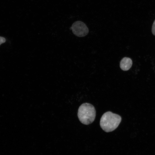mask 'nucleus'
<instances>
[{"label":"nucleus","instance_id":"obj_1","mask_svg":"<svg viewBox=\"0 0 155 155\" xmlns=\"http://www.w3.org/2000/svg\"><path fill=\"white\" fill-rule=\"evenodd\" d=\"M121 120V118L119 115L108 111L102 116L100 121V125L105 132H109L116 129Z\"/></svg>","mask_w":155,"mask_h":155},{"label":"nucleus","instance_id":"obj_2","mask_svg":"<svg viewBox=\"0 0 155 155\" xmlns=\"http://www.w3.org/2000/svg\"><path fill=\"white\" fill-rule=\"evenodd\" d=\"M96 112L94 106L87 103L82 104L79 107L78 116L80 121L83 124L88 125L94 121Z\"/></svg>","mask_w":155,"mask_h":155},{"label":"nucleus","instance_id":"obj_3","mask_svg":"<svg viewBox=\"0 0 155 155\" xmlns=\"http://www.w3.org/2000/svg\"><path fill=\"white\" fill-rule=\"evenodd\" d=\"M70 29L75 35L79 37L86 36L89 32L88 29L86 24L80 21H76L73 23Z\"/></svg>","mask_w":155,"mask_h":155},{"label":"nucleus","instance_id":"obj_4","mask_svg":"<svg viewBox=\"0 0 155 155\" xmlns=\"http://www.w3.org/2000/svg\"><path fill=\"white\" fill-rule=\"evenodd\" d=\"M132 64L131 59L128 57L123 58L120 62V66L121 69L123 71H127L131 67Z\"/></svg>","mask_w":155,"mask_h":155},{"label":"nucleus","instance_id":"obj_5","mask_svg":"<svg viewBox=\"0 0 155 155\" xmlns=\"http://www.w3.org/2000/svg\"><path fill=\"white\" fill-rule=\"evenodd\" d=\"M152 31L153 34L155 36V20L152 26Z\"/></svg>","mask_w":155,"mask_h":155},{"label":"nucleus","instance_id":"obj_6","mask_svg":"<svg viewBox=\"0 0 155 155\" xmlns=\"http://www.w3.org/2000/svg\"><path fill=\"white\" fill-rule=\"evenodd\" d=\"M6 41L5 39L2 37L0 36V45L4 43Z\"/></svg>","mask_w":155,"mask_h":155}]
</instances>
